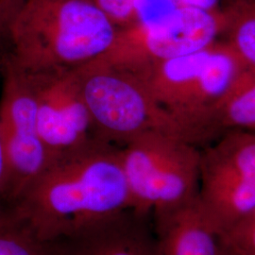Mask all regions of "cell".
<instances>
[{"label": "cell", "mask_w": 255, "mask_h": 255, "mask_svg": "<svg viewBox=\"0 0 255 255\" xmlns=\"http://www.w3.org/2000/svg\"><path fill=\"white\" fill-rule=\"evenodd\" d=\"M129 209L120 148L100 143L51 165L9 211L41 240L57 242Z\"/></svg>", "instance_id": "obj_1"}, {"label": "cell", "mask_w": 255, "mask_h": 255, "mask_svg": "<svg viewBox=\"0 0 255 255\" xmlns=\"http://www.w3.org/2000/svg\"><path fill=\"white\" fill-rule=\"evenodd\" d=\"M117 32L90 0H24L6 60L27 74L75 69L104 54Z\"/></svg>", "instance_id": "obj_2"}, {"label": "cell", "mask_w": 255, "mask_h": 255, "mask_svg": "<svg viewBox=\"0 0 255 255\" xmlns=\"http://www.w3.org/2000/svg\"><path fill=\"white\" fill-rule=\"evenodd\" d=\"M225 43L151 64L135 72L172 118L181 137L194 146L217 140L214 118L231 85L246 67Z\"/></svg>", "instance_id": "obj_3"}, {"label": "cell", "mask_w": 255, "mask_h": 255, "mask_svg": "<svg viewBox=\"0 0 255 255\" xmlns=\"http://www.w3.org/2000/svg\"><path fill=\"white\" fill-rule=\"evenodd\" d=\"M132 210L153 214L199 198L201 148L162 131L149 130L120 148Z\"/></svg>", "instance_id": "obj_4"}, {"label": "cell", "mask_w": 255, "mask_h": 255, "mask_svg": "<svg viewBox=\"0 0 255 255\" xmlns=\"http://www.w3.org/2000/svg\"><path fill=\"white\" fill-rule=\"evenodd\" d=\"M77 72L96 134L102 142L124 146L149 130L182 139L172 118L135 74L96 61L78 67Z\"/></svg>", "instance_id": "obj_5"}, {"label": "cell", "mask_w": 255, "mask_h": 255, "mask_svg": "<svg viewBox=\"0 0 255 255\" xmlns=\"http://www.w3.org/2000/svg\"><path fill=\"white\" fill-rule=\"evenodd\" d=\"M222 32L220 10L180 5L163 19L118 29L109 49L94 60L135 73L151 64L199 51Z\"/></svg>", "instance_id": "obj_6"}, {"label": "cell", "mask_w": 255, "mask_h": 255, "mask_svg": "<svg viewBox=\"0 0 255 255\" xmlns=\"http://www.w3.org/2000/svg\"><path fill=\"white\" fill-rule=\"evenodd\" d=\"M199 202L219 235L255 208V131L231 130L201 148Z\"/></svg>", "instance_id": "obj_7"}, {"label": "cell", "mask_w": 255, "mask_h": 255, "mask_svg": "<svg viewBox=\"0 0 255 255\" xmlns=\"http://www.w3.org/2000/svg\"><path fill=\"white\" fill-rule=\"evenodd\" d=\"M0 101V133L6 156V182L2 201L12 206L28 187L52 165L37 125L36 95L28 74L5 59Z\"/></svg>", "instance_id": "obj_8"}, {"label": "cell", "mask_w": 255, "mask_h": 255, "mask_svg": "<svg viewBox=\"0 0 255 255\" xmlns=\"http://www.w3.org/2000/svg\"><path fill=\"white\" fill-rule=\"evenodd\" d=\"M28 75L35 88L39 134L52 164L104 143L96 134L77 68Z\"/></svg>", "instance_id": "obj_9"}, {"label": "cell", "mask_w": 255, "mask_h": 255, "mask_svg": "<svg viewBox=\"0 0 255 255\" xmlns=\"http://www.w3.org/2000/svg\"><path fill=\"white\" fill-rule=\"evenodd\" d=\"M150 215L127 210L61 240L63 255H158Z\"/></svg>", "instance_id": "obj_10"}, {"label": "cell", "mask_w": 255, "mask_h": 255, "mask_svg": "<svg viewBox=\"0 0 255 255\" xmlns=\"http://www.w3.org/2000/svg\"><path fill=\"white\" fill-rule=\"evenodd\" d=\"M151 215L158 255H222L219 232L199 198L180 208Z\"/></svg>", "instance_id": "obj_11"}, {"label": "cell", "mask_w": 255, "mask_h": 255, "mask_svg": "<svg viewBox=\"0 0 255 255\" xmlns=\"http://www.w3.org/2000/svg\"><path fill=\"white\" fill-rule=\"evenodd\" d=\"M217 139L231 130L255 131V68L246 66L231 85L214 118Z\"/></svg>", "instance_id": "obj_12"}, {"label": "cell", "mask_w": 255, "mask_h": 255, "mask_svg": "<svg viewBox=\"0 0 255 255\" xmlns=\"http://www.w3.org/2000/svg\"><path fill=\"white\" fill-rule=\"evenodd\" d=\"M220 11L225 43L247 66L255 68V0H231Z\"/></svg>", "instance_id": "obj_13"}, {"label": "cell", "mask_w": 255, "mask_h": 255, "mask_svg": "<svg viewBox=\"0 0 255 255\" xmlns=\"http://www.w3.org/2000/svg\"><path fill=\"white\" fill-rule=\"evenodd\" d=\"M0 255H63L60 241H43L10 211L0 217Z\"/></svg>", "instance_id": "obj_14"}, {"label": "cell", "mask_w": 255, "mask_h": 255, "mask_svg": "<svg viewBox=\"0 0 255 255\" xmlns=\"http://www.w3.org/2000/svg\"><path fill=\"white\" fill-rule=\"evenodd\" d=\"M222 255H255V208L219 235Z\"/></svg>", "instance_id": "obj_15"}, {"label": "cell", "mask_w": 255, "mask_h": 255, "mask_svg": "<svg viewBox=\"0 0 255 255\" xmlns=\"http://www.w3.org/2000/svg\"><path fill=\"white\" fill-rule=\"evenodd\" d=\"M118 29L140 22L137 0H90Z\"/></svg>", "instance_id": "obj_16"}, {"label": "cell", "mask_w": 255, "mask_h": 255, "mask_svg": "<svg viewBox=\"0 0 255 255\" xmlns=\"http://www.w3.org/2000/svg\"><path fill=\"white\" fill-rule=\"evenodd\" d=\"M24 0H0V35L8 39L9 28Z\"/></svg>", "instance_id": "obj_17"}, {"label": "cell", "mask_w": 255, "mask_h": 255, "mask_svg": "<svg viewBox=\"0 0 255 255\" xmlns=\"http://www.w3.org/2000/svg\"><path fill=\"white\" fill-rule=\"evenodd\" d=\"M6 156H5V149L2 136L0 133V217L4 213V210H2V198H3V192L5 187L6 182Z\"/></svg>", "instance_id": "obj_18"}, {"label": "cell", "mask_w": 255, "mask_h": 255, "mask_svg": "<svg viewBox=\"0 0 255 255\" xmlns=\"http://www.w3.org/2000/svg\"><path fill=\"white\" fill-rule=\"evenodd\" d=\"M1 69H2V65H0V72H1Z\"/></svg>", "instance_id": "obj_19"}]
</instances>
